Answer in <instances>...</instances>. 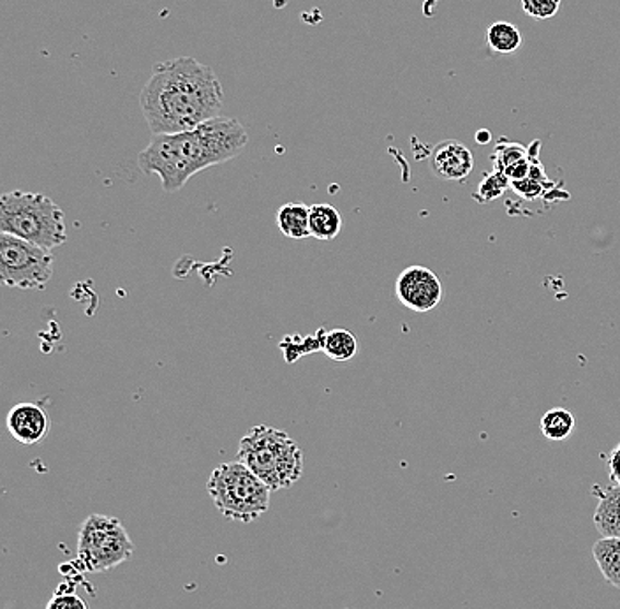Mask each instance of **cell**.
<instances>
[{
	"label": "cell",
	"instance_id": "cell-1",
	"mask_svg": "<svg viewBox=\"0 0 620 609\" xmlns=\"http://www.w3.org/2000/svg\"><path fill=\"white\" fill-rule=\"evenodd\" d=\"M224 91L214 69L192 57L159 62L140 94L154 136L191 131L220 117Z\"/></svg>",
	"mask_w": 620,
	"mask_h": 609
},
{
	"label": "cell",
	"instance_id": "cell-2",
	"mask_svg": "<svg viewBox=\"0 0 620 609\" xmlns=\"http://www.w3.org/2000/svg\"><path fill=\"white\" fill-rule=\"evenodd\" d=\"M249 134L240 120L217 117L191 131L152 138L138 155L145 175H157L169 194L180 191L203 169L228 163L246 151Z\"/></svg>",
	"mask_w": 620,
	"mask_h": 609
},
{
	"label": "cell",
	"instance_id": "cell-3",
	"mask_svg": "<svg viewBox=\"0 0 620 609\" xmlns=\"http://www.w3.org/2000/svg\"><path fill=\"white\" fill-rule=\"evenodd\" d=\"M0 232L50 252L68 240L64 212L39 192L11 191L0 198Z\"/></svg>",
	"mask_w": 620,
	"mask_h": 609
},
{
	"label": "cell",
	"instance_id": "cell-4",
	"mask_svg": "<svg viewBox=\"0 0 620 609\" xmlns=\"http://www.w3.org/2000/svg\"><path fill=\"white\" fill-rule=\"evenodd\" d=\"M237 459L272 491L293 487L303 474V455L297 442L284 430L266 425L251 428L242 437Z\"/></svg>",
	"mask_w": 620,
	"mask_h": 609
},
{
	"label": "cell",
	"instance_id": "cell-5",
	"mask_svg": "<svg viewBox=\"0 0 620 609\" xmlns=\"http://www.w3.org/2000/svg\"><path fill=\"white\" fill-rule=\"evenodd\" d=\"M206 491L224 518L251 523L270 510V488L242 462L219 465Z\"/></svg>",
	"mask_w": 620,
	"mask_h": 609
},
{
	"label": "cell",
	"instance_id": "cell-6",
	"mask_svg": "<svg viewBox=\"0 0 620 609\" xmlns=\"http://www.w3.org/2000/svg\"><path fill=\"white\" fill-rule=\"evenodd\" d=\"M76 551L87 573H108L133 559L134 545L119 518L92 514L80 527Z\"/></svg>",
	"mask_w": 620,
	"mask_h": 609
},
{
	"label": "cell",
	"instance_id": "cell-7",
	"mask_svg": "<svg viewBox=\"0 0 620 609\" xmlns=\"http://www.w3.org/2000/svg\"><path fill=\"white\" fill-rule=\"evenodd\" d=\"M53 277V254L0 232V280L22 291H43Z\"/></svg>",
	"mask_w": 620,
	"mask_h": 609
},
{
	"label": "cell",
	"instance_id": "cell-8",
	"mask_svg": "<svg viewBox=\"0 0 620 609\" xmlns=\"http://www.w3.org/2000/svg\"><path fill=\"white\" fill-rule=\"evenodd\" d=\"M395 292L404 307L424 314L443 300V284L432 270L415 264L398 275Z\"/></svg>",
	"mask_w": 620,
	"mask_h": 609
},
{
	"label": "cell",
	"instance_id": "cell-9",
	"mask_svg": "<svg viewBox=\"0 0 620 609\" xmlns=\"http://www.w3.org/2000/svg\"><path fill=\"white\" fill-rule=\"evenodd\" d=\"M5 425L14 441L23 446H36L45 441L50 432L48 413L43 409L41 405L28 404V402L14 405L8 414Z\"/></svg>",
	"mask_w": 620,
	"mask_h": 609
},
{
	"label": "cell",
	"instance_id": "cell-10",
	"mask_svg": "<svg viewBox=\"0 0 620 609\" xmlns=\"http://www.w3.org/2000/svg\"><path fill=\"white\" fill-rule=\"evenodd\" d=\"M475 168V157L467 146L455 140L439 143L433 148L432 171L441 180H464Z\"/></svg>",
	"mask_w": 620,
	"mask_h": 609
},
{
	"label": "cell",
	"instance_id": "cell-11",
	"mask_svg": "<svg viewBox=\"0 0 620 609\" xmlns=\"http://www.w3.org/2000/svg\"><path fill=\"white\" fill-rule=\"evenodd\" d=\"M598 495V507L594 511V525L601 537L620 539V487H594Z\"/></svg>",
	"mask_w": 620,
	"mask_h": 609
},
{
	"label": "cell",
	"instance_id": "cell-12",
	"mask_svg": "<svg viewBox=\"0 0 620 609\" xmlns=\"http://www.w3.org/2000/svg\"><path fill=\"white\" fill-rule=\"evenodd\" d=\"M309 226L310 237L315 240H335L343 229V215L329 203H318L310 206Z\"/></svg>",
	"mask_w": 620,
	"mask_h": 609
},
{
	"label": "cell",
	"instance_id": "cell-13",
	"mask_svg": "<svg viewBox=\"0 0 620 609\" xmlns=\"http://www.w3.org/2000/svg\"><path fill=\"white\" fill-rule=\"evenodd\" d=\"M593 557L601 571L603 577L611 587L620 590V539L619 537H601L594 542Z\"/></svg>",
	"mask_w": 620,
	"mask_h": 609
},
{
	"label": "cell",
	"instance_id": "cell-14",
	"mask_svg": "<svg viewBox=\"0 0 620 609\" xmlns=\"http://www.w3.org/2000/svg\"><path fill=\"white\" fill-rule=\"evenodd\" d=\"M310 206L303 203H286L277 210V228L284 237L303 240L310 237Z\"/></svg>",
	"mask_w": 620,
	"mask_h": 609
},
{
	"label": "cell",
	"instance_id": "cell-15",
	"mask_svg": "<svg viewBox=\"0 0 620 609\" xmlns=\"http://www.w3.org/2000/svg\"><path fill=\"white\" fill-rule=\"evenodd\" d=\"M323 353L332 361H349L358 353V338L349 330H332L326 332L323 341Z\"/></svg>",
	"mask_w": 620,
	"mask_h": 609
},
{
	"label": "cell",
	"instance_id": "cell-16",
	"mask_svg": "<svg viewBox=\"0 0 620 609\" xmlns=\"http://www.w3.org/2000/svg\"><path fill=\"white\" fill-rule=\"evenodd\" d=\"M522 33L510 22H493L487 31V43L496 53H515L522 46Z\"/></svg>",
	"mask_w": 620,
	"mask_h": 609
},
{
	"label": "cell",
	"instance_id": "cell-17",
	"mask_svg": "<svg viewBox=\"0 0 620 609\" xmlns=\"http://www.w3.org/2000/svg\"><path fill=\"white\" fill-rule=\"evenodd\" d=\"M575 416L568 409L556 407L545 413L541 418V432L548 441L561 442L575 430Z\"/></svg>",
	"mask_w": 620,
	"mask_h": 609
},
{
	"label": "cell",
	"instance_id": "cell-18",
	"mask_svg": "<svg viewBox=\"0 0 620 609\" xmlns=\"http://www.w3.org/2000/svg\"><path fill=\"white\" fill-rule=\"evenodd\" d=\"M524 159H527V148L518 145V143L506 142V140H501L492 155L496 169L502 171V174H506L508 169L513 168L515 164Z\"/></svg>",
	"mask_w": 620,
	"mask_h": 609
},
{
	"label": "cell",
	"instance_id": "cell-19",
	"mask_svg": "<svg viewBox=\"0 0 620 609\" xmlns=\"http://www.w3.org/2000/svg\"><path fill=\"white\" fill-rule=\"evenodd\" d=\"M508 186H510V178L496 169L492 175L485 177L484 182L479 183V200L485 201V203L496 200V198L502 196V192L506 191Z\"/></svg>",
	"mask_w": 620,
	"mask_h": 609
},
{
	"label": "cell",
	"instance_id": "cell-20",
	"mask_svg": "<svg viewBox=\"0 0 620 609\" xmlns=\"http://www.w3.org/2000/svg\"><path fill=\"white\" fill-rule=\"evenodd\" d=\"M522 10L534 20H550L561 10V0H522Z\"/></svg>",
	"mask_w": 620,
	"mask_h": 609
},
{
	"label": "cell",
	"instance_id": "cell-21",
	"mask_svg": "<svg viewBox=\"0 0 620 609\" xmlns=\"http://www.w3.org/2000/svg\"><path fill=\"white\" fill-rule=\"evenodd\" d=\"M45 609H91L88 608L87 600L83 597L78 596V594H56L48 600Z\"/></svg>",
	"mask_w": 620,
	"mask_h": 609
},
{
	"label": "cell",
	"instance_id": "cell-22",
	"mask_svg": "<svg viewBox=\"0 0 620 609\" xmlns=\"http://www.w3.org/2000/svg\"><path fill=\"white\" fill-rule=\"evenodd\" d=\"M608 474H610L611 481L620 487V442L617 444L616 450L611 451L607 459Z\"/></svg>",
	"mask_w": 620,
	"mask_h": 609
}]
</instances>
